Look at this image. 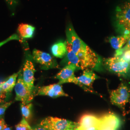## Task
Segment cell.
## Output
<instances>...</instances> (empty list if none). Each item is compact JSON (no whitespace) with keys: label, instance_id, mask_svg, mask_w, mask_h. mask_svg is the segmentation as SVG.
<instances>
[{"label":"cell","instance_id":"cell-1","mask_svg":"<svg viewBox=\"0 0 130 130\" xmlns=\"http://www.w3.org/2000/svg\"><path fill=\"white\" fill-rule=\"evenodd\" d=\"M79 58L80 69H89L100 71L103 70V61L101 57L84 42L76 53Z\"/></svg>","mask_w":130,"mask_h":130},{"label":"cell","instance_id":"cell-2","mask_svg":"<svg viewBox=\"0 0 130 130\" xmlns=\"http://www.w3.org/2000/svg\"><path fill=\"white\" fill-rule=\"evenodd\" d=\"M115 23L117 30L121 35L130 37V2L129 1L117 7Z\"/></svg>","mask_w":130,"mask_h":130},{"label":"cell","instance_id":"cell-3","mask_svg":"<svg viewBox=\"0 0 130 130\" xmlns=\"http://www.w3.org/2000/svg\"><path fill=\"white\" fill-rule=\"evenodd\" d=\"M103 64L107 70L119 76L127 77L130 74V63L122 60L120 56L104 59Z\"/></svg>","mask_w":130,"mask_h":130},{"label":"cell","instance_id":"cell-4","mask_svg":"<svg viewBox=\"0 0 130 130\" xmlns=\"http://www.w3.org/2000/svg\"><path fill=\"white\" fill-rule=\"evenodd\" d=\"M39 125L48 130H74L79 125V122L52 117L44 119Z\"/></svg>","mask_w":130,"mask_h":130},{"label":"cell","instance_id":"cell-5","mask_svg":"<svg viewBox=\"0 0 130 130\" xmlns=\"http://www.w3.org/2000/svg\"><path fill=\"white\" fill-rule=\"evenodd\" d=\"M110 98L112 104L124 110L130 101V89L125 84L121 83L118 88L110 92Z\"/></svg>","mask_w":130,"mask_h":130},{"label":"cell","instance_id":"cell-6","mask_svg":"<svg viewBox=\"0 0 130 130\" xmlns=\"http://www.w3.org/2000/svg\"><path fill=\"white\" fill-rule=\"evenodd\" d=\"M77 70H79L74 65H67L56 74L55 78L59 80L58 84H60L65 83H73L81 87L77 79V77L75 76V71Z\"/></svg>","mask_w":130,"mask_h":130},{"label":"cell","instance_id":"cell-7","mask_svg":"<svg viewBox=\"0 0 130 130\" xmlns=\"http://www.w3.org/2000/svg\"><path fill=\"white\" fill-rule=\"evenodd\" d=\"M16 96L15 100L21 102L29 103L32 100L35 93L31 92L24 83L21 76H19L15 86Z\"/></svg>","mask_w":130,"mask_h":130},{"label":"cell","instance_id":"cell-8","mask_svg":"<svg viewBox=\"0 0 130 130\" xmlns=\"http://www.w3.org/2000/svg\"><path fill=\"white\" fill-rule=\"evenodd\" d=\"M32 57L37 63L42 66V69L44 70L56 68L58 67L56 59L45 52L34 49L33 51Z\"/></svg>","mask_w":130,"mask_h":130},{"label":"cell","instance_id":"cell-9","mask_svg":"<svg viewBox=\"0 0 130 130\" xmlns=\"http://www.w3.org/2000/svg\"><path fill=\"white\" fill-rule=\"evenodd\" d=\"M35 95H46L52 98L69 96V95L63 91L61 84L58 83L39 87L35 92Z\"/></svg>","mask_w":130,"mask_h":130},{"label":"cell","instance_id":"cell-10","mask_svg":"<svg viewBox=\"0 0 130 130\" xmlns=\"http://www.w3.org/2000/svg\"><path fill=\"white\" fill-rule=\"evenodd\" d=\"M121 124L118 117L113 113H108L100 117L98 130H118Z\"/></svg>","mask_w":130,"mask_h":130},{"label":"cell","instance_id":"cell-11","mask_svg":"<svg viewBox=\"0 0 130 130\" xmlns=\"http://www.w3.org/2000/svg\"><path fill=\"white\" fill-rule=\"evenodd\" d=\"M35 72V67L32 61L28 59L26 60L24 65L22 78L24 83L28 89L35 94L34 85Z\"/></svg>","mask_w":130,"mask_h":130},{"label":"cell","instance_id":"cell-12","mask_svg":"<svg viewBox=\"0 0 130 130\" xmlns=\"http://www.w3.org/2000/svg\"><path fill=\"white\" fill-rule=\"evenodd\" d=\"M98 78L92 70L87 69L84 70L83 74L77 77V79L81 85V87L86 91L92 92L86 87H91L94 81Z\"/></svg>","mask_w":130,"mask_h":130},{"label":"cell","instance_id":"cell-13","mask_svg":"<svg viewBox=\"0 0 130 130\" xmlns=\"http://www.w3.org/2000/svg\"><path fill=\"white\" fill-rule=\"evenodd\" d=\"M100 121V117L98 118L93 114H85L81 117L79 122V129L83 130L90 127L98 125Z\"/></svg>","mask_w":130,"mask_h":130},{"label":"cell","instance_id":"cell-14","mask_svg":"<svg viewBox=\"0 0 130 130\" xmlns=\"http://www.w3.org/2000/svg\"><path fill=\"white\" fill-rule=\"evenodd\" d=\"M53 55L56 57L62 58L67 53V42H59L53 44L51 47Z\"/></svg>","mask_w":130,"mask_h":130},{"label":"cell","instance_id":"cell-15","mask_svg":"<svg viewBox=\"0 0 130 130\" xmlns=\"http://www.w3.org/2000/svg\"><path fill=\"white\" fill-rule=\"evenodd\" d=\"M64 61L65 63L67 64V65L72 64V65H74L78 69V70H81L80 62H79V58L72 50L71 47L68 42H67V53L65 56V59Z\"/></svg>","mask_w":130,"mask_h":130},{"label":"cell","instance_id":"cell-16","mask_svg":"<svg viewBox=\"0 0 130 130\" xmlns=\"http://www.w3.org/2000/svg\"><path fill=\"white\" fill-rule=\"evenodd\" d=\"M130 37L126 35H120L118 36H113L109 38V42L112 47L116 50H118L123 48L124 45L126 44Z\"/></svg>","mask_w":130,"mask_h":130},{"label":"cell","instance_id":"cell-17","mask_svg":"<svg viewBox=\"0 0 130 130\" xmlns=\"http://www.w3.org/2000/svg\"><path fill=\"white\" fill-rule=\"evenodd\" d=\"M19 73V72L14 73L10 76L6 80L0 83V87L5 92L7 93H10L15 87Z\"/></svg>","mask_w":130,"mask_h":130},{"label":"cell","instance_id":"cell-18","mask_svg":"<svg viewBox=\"0 0 130 130\" xmlns=\"http://www.w3.org/2000/svg\"><path fill=\"white\" fill-rule=\"evenodd\" d=\"M35 28L31 25L26 24H21L19 25L18 30L21 37L25 39L33 37Z\"/></svg>","mask_w":130,"mask_h":130},{"label":"cell","instance_id":"cell-19","mask_svg":"<svg viewBox=\"0 0 130 130\" xmlns=\"http://www.w3.org/2000/svg\"><path fill=\"white\" fill-rule=\"evenodd\" d=\"M32 105L31 103L21 102L20 104V109L22 116L28 121L31 116Z\"/></svg>","mask_w":130,"mask_h":130},{"label":"cell","instance_id":"cell-20","mask_svg":"<svg viewBox=\"0 0 130 130\" xmlns=\"http://www.w3.org/2000/svg\"><path fill=\"white\" fill-rule=\"evenodd\" d=\"M16 130H31L32 128L28 123V121L23 118L22 120L15 125Z\"/></svg>","mask_w":130,"mask_h":130},{"label":"cell","instance_id":"cell-21","mask_svg":"<svg viewBox=\"0 0 130 130\" xmlns=\"http://www.w3.org/2000/svg\"><path fill=\"white\" fill-rule=\"evenodd\" d=\"M128 50H130V38L128 41L126 43V44L123 47V48H122L121 49L116 51L114 56H121L123 54V53L124 52Z\"/></svg>","mask_w":130,"mask_h":130},{"label":"cell","instance_id":"cell-22","mask_svg":"<svg viewBox=\"0 0 130 130\" xmlns=\"http://www.w3.org/2000/svg\"><path fill=\"white\" fill-rule=\"evenodd\" d=\"M12 103V102H8L0 104V118H3L6 109L11 105Z\"/></svg>","mask_w":130,"mask_h":130},{"label":"cell","instance_id":"cell-23","mask_svg":"<svg viewBox=\"0 0 130 130\" xmlns=\"http://www.w3.org/2000/svg\"><path fill=\"white\" fill-rule=\"evenodd\" d=\"M118 56H120L122 60L130 63V50L124 52L121 55Z\"/></svg>","mask_w":130,"mask_h":130},{"label":"cell","instance_id":"cell-24","mask_svg":"<svg viewBox=\"0 0 130 130\" xmlns=\"http://www.w3.org/2000/svg\"><path fill=\"white\" fill-rule=\"evenodd\" d=\"M7 93L5 92L0 87V104L5 103V101L7 96Z\"/></svg>","mask_w":130,"mask_h":130},{"label":"cell","instance_id":"cell-25","mask_svg":"<svg viewBox=\"0 0 130 130\" xmlns=\"http://www.w3.org/2000/svg\"><path fill=\"white\" fill-rule=\"evenodd\" d=\"M19 40V38L17 35H15V34L13 35L12 36H11L10 37L7 38L6 40H5L4 41L1 42H0V47L2 46L4 44H5V43H7V42H9L10 41H11V40Z\"/></svg>","mask_w":130,"mask_h":130},{"label":"cell","instance_id":"cell-26","mask_svg":"<svg viewBox=\"0 0 130 130\" xmlns=\"http://www.w3.org/2000/svg\"><path fill=\"white\" fill-rule=\"evenodd\" d=\"M47 130L46 129L42 127V126L38 125V126L37 127H35L33 128H32V130Z\"/></svg>","mask_w":130,"mask_h":130},{"label":"cell","instance_id":"cell-27","mask_svg":"<svg viewBox=\"0 0 130 130\" xmlns=\"http://www.w3.org/2000/svg\"><path fill=\"white\" fill-rule=\"evenodd\" d=\"M99 124L98 125L93 126V127H90L89 128H87V129H84V130H98V128H99Z\"/></svg>","mask_w":130,"mask_h":130},{"label":"cell","instance_id":"cell-28","mask_svg":"<svg viewBox=\"0 0 130 130\" xmlns=\"http://www.w3.org/2000/svg\"><path fill=\"white\" fill-rule=\"evenodd\" d=\"M5 1L10 5H14L17 2V0H5Z\"/></svg>","mask_w":130,"mask_h":130},{"label":"cell","instance_id":"cell-29","mask_svg":"<svg viewBox=\"0 0 130 130\" xmlns=\"http://www.w3.org/2000/svg\"><path fill=\"white\" fill-rule=\"evenodd\" d=\"M7 126V125L5 122L4 123H3L2 124H0V130H3L5 127Z\"/></svg>","mask_w":130,"mask_h":130},{"label":"cell","instance_id":"cell-30","mask_svg":"<svg viewBox=\"0 0 130 130\" xmlns=\"http://www.w3.org/2000/svg\"><path fill=\"white\" fill-rule=\"evenodd\" d=\"M5 123V121L4 119L3 118H0V124H2L3 123Z\"/></svg>","mask_w":130,"mask_h":130},{"label":"cell","instance_id":"cell-31","mask_svg":"<svg viewBox=\"0 0 130 130\" xmlns=\"http://www.w3.org/2000/svg\"><path fill=\"white\" fill-rule=\"evenodd\" d=\"M3 130H12V128H11V127H9L8 126L6 127H5V129H4Z\"/></svg>","mask_w":130,"mask_h":130},{"label":"cell","instance_id":"cell-32","mask_svg":"<svg viewBox=\"0 0 130 130\" xmlns=\"http://www.w3.org/2000/svg\"><path fill=\"white\" fill-rule=\"evenodd\" d=\"M74 130H79V127H78V128H76V129H75Z\"/></svg>","mask_w":130,"mask_h":130},{"label":"cell","instance_id":"cell-33","mask_svg":"<svg viewBox=\"0 0 130 130\" xmlns=\"http://www.w3.org/2000/svg\"><path fill=\"white\" fill-rule=\"evenodd\" d=\"M75 130V129H74ZM73 130V129H67V130Z\"/></svg>","mask_w":130,"mask_h":130},{"label":"cell","instance_id":"cell-34","mask_svg":"<svg viewBox=\"0 0 130 130\" xmlns=\"http://www.w3.org/2000/svg\"><path fill=\"white\" fill-rule=\"evenodd\" d=\"M127 1H129V2H130V0H127Z\"/></svg>","mask_w":130,"mask_h":130}]
</instances>
